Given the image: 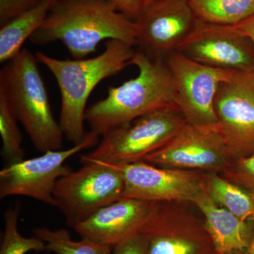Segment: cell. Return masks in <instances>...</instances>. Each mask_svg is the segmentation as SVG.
<instances>
[{
	"mask_svg": "<svg viewBox=\"0 0 254 254\" xmlns=\"http://www.w3.org/2000/svg\"><path fill=\"white\" fill-rule=\"evenodd\" d=\"M29 40L37 46L61 41L74 60L95 53L104 40L138 46L134 21L109 0H57Z\"/></svg>",
	"mask_w": 254,
	"mask_h": 254,
	"instance_id": "obj_1",
	"label": "cell"
},
{
	"mask_svg": "<svg viewBox=\"0 0 254 254\" xmlns=\"http://www.w3.org/2000/svg\"><path fill=\"white\" fill-rule=\"evenodd\" d=\"M104 51L89 59L59 60L37 52L38 63L55 76L61 94L60 125L68 141L77 145L85 139L86 103L97 85L131 65L133 46L118 40H109Z\"/></svg>",
	"mask_w": 254,
	"mask_h": 254,
	"instance_id": "obj_2",
	"label": "cell"
},
{
	"mask_svg": "<svg viewBox=\"0 0 254 254\" xmlns=\"http://www.w3.org/2000/svg\"><path fill=\"white\" fill-rule=\"evenodd\" d=\"M131 64L138 68V76L110 87L106 98L86 109L85 120L99 136L175 104L173 76L166 62L138 50Z\"/></svg>",
	"mask_w": 254,
	"mask_h": 254,
	"instance_id": "obj_3",
	"label": "cell"
},
{
	"mask_svg": "<svg viewBox=\"0 0 254 254\" xmlns=\"http://www.w3.org/2000/svg\"><path fill=\"white\" fill-rule=\"evenodd\" d=\"M36 55L22 49L0 71V97L41 153L61 150L63 129L52 113Z\"/></svg>",
	"mask_w": 254,
	"mask_h": 254,
	"instance_id": "obj_4",
	"label": "cell"
},
{
	"mask_svg": "<svg viewBox=\"0 0 254 254\" xmlns=\"http://www.w3.org/2000/svg\"><path fill=\"white\" fill-rule=\"evenodd\" d=\"M187 123L176 104L147 114L102 136L93 151L81 155V163L120 165L142 161L171 141Z\"/></svg>",
	"mask_w": 254,
	"mask_h": 254,
	"instance_id": "obj_5",
	"label": "cell"
},
{
	"mask_svg": "<svg viewBox=\"0 0 254 254\" xmlns=\"http://www.w3.org/2000/svg\"><path fill=\"white\" fill-rule=\"evenodd\" d=\"M58 180L54 198L68 226L74 228L100 209L123 198V173L115 165L88 162Z\"/></svg>",
	"mask_w": 254,
	"mask_h": 254,
	"instance_id": "obj_6",
	"label": "cell"
},
{
	"mask_svg": "<svg viewBox=\"0 0 254 254\" xmlns=\"http://www.w3.org/2000/svg\"><path fill=\"white\" fill-rule=\"evenodd\" d=\"M187 203L155 202L138 236L146 254H219L204 220Z\"/></svg>",
	"mask_w": 254,
	"mask_h": 254,
	"instance_id": "obj_7",
	"label": "cell"
},
{
	"mask_svg": "<svg viewBox=\"0 0 254 254\" xmlns=\"http://www.w3.org/2000/svg\"><path fill=\"white\" fill-rule=\"evenodd\" d=\"M166 63L173 76L175 104L187 123L203 128H219L214 100L219 85L233 76V70L202 64L175 51Z\"/></svg>",
	"mask_w": 254,
	"mask_h": 254,
	"instance_id": "obj_8",
	"label": "cell"
},
{
	"mask_svg": "<svg viewBox=\"0 0 254 254\" xmlns=\"http://www.w3.org/2000/svg\"><path fill=\"white\" fill-rule=\"evenodd\" d=\"M99 136L89 131L81 143L66 150H48L41 156L6 165L0 172V198L22 195L56 206L54 190L61 177L73 171L65 162L98 144Z\"/></svg>",
	"mask_w": 254,
	"mask_h": 254,
	"instance_id": "obj_9",
	"label": "cell"
},
{
	"mask_svg": "<svg viewBox=\"0 0 254 254\" xmlns=\"http://www.w3.org/2000/svg\"><path fill=\"white\" fill-rule=\"evenodd\" d=\"M219 128L187 123L166 145L142 161L160 168L220 173L233 160Z\"/></svg>",
	"mask_w": 254,
	"mask_h": 254,
	"instance_id": "obj_10",
	"label": "cell"
},
{
	"mask_svg": "<svg viewBox=\"0 0 254 254\" xmlns=\"http://www.w3.org/2000/svg\"><path fill=\"white\" fill-rule=\"evenodd\" d=\"M115 166L125 180L122 198L194 204L205 189L203 171L160 168L144 161Z\"/></svg>",
	"mask_w": 254,
	"mask_h": 254,
	"instance_id": "obj_11",
	"label": "cell"
},
{
	"mask_svg": "<svg viewBox=\"0 0 254 254\" xmlns=\"http://www.w3.org/2000/svg\"><path fill=\"white\" fill-rule=\"evenodd\" d=\"M214 108L234 159L254 153V71H235L219 85Z\"/></svg>",
	"mask_w": 254,
	"mask_h": 254,
	"instance_id": "obj_12",
	"label": "cell"
},
{
	"mask_svg": "<svg viewBox=\"0 0 254 254\" xmlns=\"http://www.w3.org/2000/svg\"><path fill=\"white\" fill-rule=\"evenodd\" d=\"M189 59L222 69L254 71V45L234 26L198 20L176 50Z\"/></svg>",
	"mask_w": 254,
	"mask_h": 254,
	"instance_id": "obj_13",
	"label": "cell"
},
{
	"mask_svg": "<svg viewBox=\"0 0 254 254\" xmlns=\"http://www.w3.org/2000/svg\"><path fill=\"white\" fill-rule=\"evenodd\" d=\"M133 21L139 50L162 59L176 51L198 22L189 0L149 1Z\"/></svg>",
	"mask_w": 254,
	"mask_h": 254,
	"instance_id": "obj_14",
	"label": "cell"
},
{
	"mask_svg": "<svg viewBox=\"0 0 254 254\" xmlns=\"http://www.w3.org/2000/svg\"><path fill=\"white\" fill-rule=\"evenodd\" d=\"M154 203L133 198H121L100 209L73 229L81 239L113 249L137 236Z\"/></svg>",
	"mask_w": 254,
	"mask_h": 254,
	"instance_id": "obj_15",
	"label": "cell"
},
{
	"mask_svg": "<svg viewBox=\"0 0 254 254\" xmlns=\"http://www.w3.org/2000/svg\"><path fill=\"white\" fill-rule=\"evenodd\" d=\"M203 214L205 227L219 254L248 252L254 235V222L244 221L215 203L205 189L194 204Z\"/></svg>",
	"mask_w": 254,
	"mask_h": 254,
	"instance_id": "obj_16",
	"label": "cell"
},
{
	"mask_svg": "<svg viewBox=\"0 0 254 254\" xmlns=\"http://www.w3.org/2000/svg\"><path fill=\"white\" fill-rule=\"evenodd\" d=\"M57 0H41L34 8L0 28V63H6L21 51L24 42L38 29Z\"/></svg>",
	"mask_w": 254,
	"mask_h": 254,
	"instance_id": "obj_17",
	"label": "cell"
},
{
	"mask_svg": "<svg viewBox=\"0 0 254 254\" xmlns=\"http://www.w3.org/2000/svg\"><path fill=\"white\" fill-rule=\"evenodd\" d=\"M203 182L207 193L220 206L244 221L254 222V196L216 172H204Z\"/></svg>",
	"mask_w": 254,
	"mask_h": 254,
	"instance_id": "obj_18",
	"label": "cell"
},
{
	"mask_svg": "<svg viewBox=\"0 0 254 254\" xmlns=\"http://www.w3.org/2000/svg\"><path fill=\"white\" fill-rule=\"evenodd\" d=\"M197 19L235 26L254 16V0H189Z\"/></svg>",
	"mask_w": 254,
	"mask_h": 254,
	"instance_id": "obj_19",
	"label": "cell"
},
{
	"mask_svg": "<svg viewBox=\"0 0 254 254\" xmlns=\"http://www.w3.org/2000/svg\"><path fill=\"white\" fill-rule=\"evenodd\" d=\"M33 235L43 241L46 252L54 254H111L113 248L92 241H74L64 229L51 230L37 227Z\"/></svg>",
	"mask_w": 254,
	"mask_h": 254,
	"instance_id": "obj_20",
	"label": "cell"
},
{
	"mask_svg": "<svg viewBox=\"0 0 254 254\" xmlns=\"http://www.w3.org/2000/svg\"><path fill=\"white\" fill-rule=\"evenodd\" d=\"M18 202L4 213V231L0 247V254H26L46 250L44 242L36 237H24L18 230V220L21 210Z\"/></svg>",
	"mask_w": 254,
	"mask_h": 254,
	"instance_id": "obj_21",
	"label": "cell"
},
{
	"mask_svg": "<svg viewBox=\"0 0 254 254\" xmlns=\"http://www.w3.org/2000/svg\"><path fill=\"white\" fill-rule=\"evenodd\" d=\"M18 123L5 100L0 97V134L2 141L1 153L7 163L6 165L24 160L23 136Z\"/></svg>",
	"mask_w": 254,
	"mask_h": 254,
	"instance_id": "obj_22",
	"label": "cell"
},
{
	"mask_svg": "<svg viewBox=\"0 0 254 254\" xmlns=\"http://www.w3.org/2000/svg\"><path fill=\"white\" fill-rule=\"evenodd\" d=\"M219 174L254 196V153L233 159L231 163Z\"/></svg>",
	"mask_w": 254,
	"mask_h": 254,
	"instance_id": "obj_23",
	"label": "cell"
},
{
	"mask_svg": "<svg viewBox=\"0 0 254 254\" xmlns=\"http://www.w3.org/2000/svg\"><path fill=\"white\" fill-rule=\"evenodd\" d=\"M41 0H0V27L29 11Z\"/></svg>",
	"mask_w": 254,
	"mask_h": 254,
	"instance_id": "obj_24",
	"label": "cell"
},
{
	"mask_svg": "<svg viewBox=\"0 0 254 254\" xmlns=\"http://www.w3.org/2000/svg\"><path fill=\"white\" fill-rule=\"evenodd\" d=\"M111 254H146L144 240L137 235L116 246L113 249Z\"/></svg>",
	"mask_w": 254,
	"mask_h": 254,
	"instance_id": "obj_25",
	"label": "cell"
},
{
	"mask_svg": "<svg viewBox=\"0 0 254 254\" xmlns=\"http://www.w3.org/2000/svg\"><path fill=\"white\" fill-rule=\"evenodd\" d=\"M120 12L134 20L141 12L144 0H109Z\"/></svg>",
	"mask_w": 254,
	"mask_h": 254,
	"instance_id": "obj_26",
	"label": "cell"
},
{
	"mask_svg": "<svg viewBox=\"0 0 254 254\" xmlns=\"http://www.w3.org/2000/svg\"><path fill=\"white\" fill-rule=\"evenodd\" d=\"M234 26L246 36L249 37L254 45V16L247 18Z\"/></svg>",
	"mask_w": 254,
	"mask_h": 254,
	"instance_id": "obj_27",
	"label": "cell"
},
{
	"mask_svg": "<svg viewBox=\"0 0 254 254\" xmlns=\"http://www.w3.org/2000/svg\"><path fill=\"white\" fill-rule=\"evenodd\" d=\"M248 254H254V235L253 240H252V243H251L250 250L248 251Z\"/></svg>",
	"mask_w": 254,
	"mask_h": 254,
	"instance_id": "obj_28",
	"label": "cell"
},
{
	"mask_svg": "<svg viewBox=\"0 0 254 254\" xmlns=\"http://www.w3.org/2000/svg\"><path fill=\"white\" fill-rule=\"evenodd\" d=\"M224 254H248V252H234L231 253H227Z\"/></svg>",
	"mask_w": 254,
	"mask_h": 254,
	"instance_id": "obj_29",
	"label": "cell"
},
{
	"mask_svg": "<svg viewBox=\"0 0 254 254\" xmlns=\"http://www.w3.org/2000/svg\"><path fill=\"white\" fill-rule=\"evenodd\" d=\"M154 1V0H144V4L146 3L149 2V1Z\"/></svg>",
	"mask_w": 254,
	"mask_h": 254,
	"instance_id": "obj_30",
	"label": "cell"
}]
</instances>
